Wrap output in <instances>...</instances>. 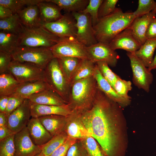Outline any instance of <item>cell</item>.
<instances>
[{"instance_id":"cell-1","label":"cell","mask_w":156,"mask_h":156,"mask_svg":"<svg viewBox=\"0 0 156 156\" xmlns=\"http://www.w3.org/2000/svg\"><path fill=\"white\" fill-rule=\"evenodd\" d=\"M122 107L98 87L89 109L81 113L86 129L97 142L105 156H124V143Z\"/></svg>"},{"instance_id":"cell-2","label":"cell","mask_w":156,"mask_h":156,"mask_svg":"<svg viewBox=\"0 0 156 156\" xmlns=\"http://www.w3.org/2000/svg\"><path fill=\"white\" fill-rule=\"evenodd\" d=\"M133 12H123L120 8L99 19L93 26L98 42L109 44L118 34L127 28L136 18Z\"/></svg>"},{"instance_id":"cell-3","label":"cell","mask_w":156,"mask_h":156,"mask_svg":"<svg viewBox=\"0 0 156 156\" xmlns=\"http://www.w3.org/2000/svg\"><path fill=\"white\" fill-rule=\"evenodd\" d=\"M98 86L93 76L75 82L70 85L67 105L72 111L80 113L92 107Z\"/></svg>"},{"instance_id":"cell-4","label":"cell","mask_w":156,"mask_h":156,"mask_svg":"<svg viewBox=\"0 0 156 156\" xmlns=\"http://www.w3.org/2000/svg\"><path fill=\"white\" fill-rule=\"evenodd\" d=\"M60 39L42 26L32 29L24 27L23 31L19 35L18 47L51 48Z\"/></svg>"},{"instance_id":"cell-5","label":"cell","mask_w":156,"mask_h":156,"mask_svg":"<svg viewBox=\"0 0 156 156\" xmlns=\"http://www.w3.org/2000/svg\"><path fill=\"white\" fill-rule=\"evenodd\" d=\"M11 55L12 60L29 63L44 69L54 57L51 48L44 47H18Z\"/></svg>"},{"instance_id":"cell-6","label":"cell","mask_w":156,"mask_h":156,"mask_svg":"<svg viewBox=\"0 0 156 156\" xmlns=\"http://www.w3.org/2000/svg\"><path fill=\"white\" fill-rule=\"evenodd\" d=\"M46 81L49 87L68 104L70 84L60 68L58 59L54 57L45 69Z\"/></svg>"},{"instance_id":"cell-7","label":"cell","mask_w":156,"mask_h":156,"mask_svg":"<svg viewBox=\"0 0 156 156\" xmlns=\"http://www.w3.org/2000/svg\"><path fill=\"white\" fill-rule=\"evenodd\" d=\"M8 71L21 83L40 80L46 82L45 69L29 63L12 60Z\"/></svg>"},{"instance_id":"cell-8","label":"cell","mask_w":156,"mask_h":156,"mask_svg":"<svg viewBox=\"0 0 156 156\" xmlns=\"http://www.w3.org/2000/svg\"><path fill=\"white\" fill-rule=\"evenodd\" d=\"M87 47L75 38L61 39L51 48L55 57H73L81 59H88Z\"/></svg>"},{"instance_id":"cell-9","label":"cell","mask_w":156,"mask_h":156,"mask_svg":"<svg viewBox=\"0 0 156 156\" xmlns=\"http://www.w3.org/2000/svg\"><path fill=\"white\" fill-rule=\"evenodd\" d=\"M127 55L130 61L133 83L138 88L149 92L153 81L151 71L145 66L134 53L127 52Z\"/></svg>"},{"instance_id":"cell-10","label":"cell","mask_w":156,"mask_h":156,"mask_svg":"<svg viewBox=\"0 0 156 156\" xmlns=\"http://www.w3.org/2000/svg\"><path fill=\"white\" fill-rule=\"evenodd\" d=\"M71 14L76 21V38L87 47L97 43L90 15L81 12Z\"/></svg>"},{"instance_id":"cell-11","label":"cell","mask_w":156,"mask_h":156,"mask_svg":"<svg viewBox=\"0 0 156 156\" xmlns=\"http://www.w3.org/2000/svg\"><path fill=\"white\" fill-rule=\"evenodd\" d=\"M42 26L60 39L75 38L77 32L76 21L71 13H66L58 20L42 23Z\"/></svg>"},{"instance_id":"cell-12","label":"cell","mask_w":156,"mask_h":156,"mask_svg":"<svg viewBox=\"0 0 156 156\" xmlns=\"http://www.w3.org/2000/svg\"><path fill=\"white\" fill-rule=\"evenodd\" d=\"M86 51L88 59L95 64L104 61L109 66L114 67L116 66L119 58L117 53L109 44L101 42L87 47Z\"/></svg>"},{"instance_id":"cell-13","label":"cell","mask_w":156,"mask_h":156,"mask_svg":"<svg viewBox=\"0 0 156 156\" xmlns=\"http://www.w3.org/2000/svg\"><path fill=\"white\" fill-rule=\"evenodd\" d=\"M31 117L29 101L28 99L8 117L7 126L15 134L26 127Z\"/></svg>"},{"instance_id":"cell-14","label":"cell","mask_w":156,"mask_h":156,"mask_svg":"<svg viewBox=\"0 0 156 156\" xmlns=\"http://www.w3.org/2000/svg\"><path fill=\"white\" fill-rule=\"evenodd\" d=\"M14 142L15 156H35L42 152L31 138L27 127L14 134Z\"/></svg>"},{"instance_id":"cell-15","label":"cell","mask_w":156,"mask_h":156,"mask_svg":"<svg viewBox=\"0 0 156 156\" xmlns=\"http://www.w3.org/2000/svg\"><path fill=\"white\" fill-rule=\"evenodd\" d=\"M65 131L68 137L77 140H81L88 136H91L84 125L81 113L75 111H72L67 116Z\"/></svg>"},{"instance_id":"cell-16","label":"cell","mask_w":156,"mask_h":156,"mask_svg":"<svg viewBox=\"0 0 156 156\" xmlns=\"http://www.w3.org/2000/svg\"><path fill=\"white\" fill-rule=\"evenodd\" d=\"M152 11L141 17H136L127 28L134 38L141 46L147 40L146 31L151 21L155 18Z\"/></svg>"},{"instance_id":"cell-17","label":"cell","mask_w":156,"mask_h":156,"mask_svg":"<svg viewBox=\"0 0 156 156\" xmlns=\"http://www.w3.org/2000/svg\"><path fill=\"white\" fill-rule=\"evenodd\" d=\"M113 50L120 49L135 53L141 46L126 28L116 36L109 44Z\"/></svg>"},{"instance_id":"cell-18","label":"cell","mask_w":156,"mask_h":156,"mask_svg":"<svg viewBox=\"0 0 156 156\" xmlns=\"http://www.w3.org/2000/svg\"><path fill=\"white\" fill-rule=\"evenodd\" d=\"M93 76L96 80L98 88L109 98L118 103L122 107H126L130 104L131 99L123 98L116 92L108 81L102 76L96 64Z\"/></svg>"},{"instance_id":"cell-19","label":"cell","mask_w":156,"mask_h":156,"mask_svg":"<svg viewBox=\"0 0 156 156\" xmlns=\"http://www.w3.org/2000/svg\"><path fill=\"white\" fill-rule=\"evenodd\" d=\"M27 127L31 138L37 146L43 145L53 137L38 118L31 117L28 122Z\"/></svg>"},{"instance_id":"cell-20","label":"cell","mask_w":156,"mask_h":156,"mask_svg":"<svg viewBox=\"0 0 156 156\" xmlns=\"http://www.w3.org/2000/svg\"><path fill=\"white\" fill-rule=\"evenodd\" d=\"M31 117L57 115L67 116L72 112L67 105L64 106L47 105L34 104L30 102Z\"/></svg>"},{"instance_id":"cell-21","label":"cell","mask_w":156,"mask_h":156,"mask_svg":"<svg viewBox=\"0 0 156 156\" xmlns=\"http://www.w3.org/2000/svg\"><path fill=\"white\" fill-rule=\"evenodd\" d=\"M67 116L51 115L40 116L38 118L53 137L65 131Z\"/></svg>"},{"instance_id":"cell-22","label":"cell","mask_w":156,"mask_h":156,"mask_svg":"<svg viewBox=\"0 0 156 156\" xmlns=\"http://www.w3.org/2000/svg\"><path fill=\"white\" fill-rule=\"evenodd\" d=\"M27 99L31 103L36 104L56 106L67 105L59 95L50 88L33 94Z\"/></svg>"},{"instance_id":"cell-23","label":"cell","mask_w":156,"mask_h":156,"mask_svg":"<svg viewBox=\"0 0 156 156\" xmlns=\"http://www.w3.org/2000/svg\"><path fill=\"white\" fill-rule=\"evenodd\" d=\"M23 26L29 29L41 26L40 11L37 5L26 6L17 13Z\"/></svg>"},{"instance_id":"cell-24","label":"cell","mask_w":156,"mask_h":156,"mask_svg":"<svg viewBox=\"0 0 156 156\" xmlns=\"http://www.w3.org/2000/svg\"><path fill=\"white\" fill-rule=\"evenodd\" d=\"M39 9L42 23H48L56 21L63 16L61 9L57 5L43 0L37 5Z\"/></svg>"},{"instance_id":"cell-25","label":"cell","mask_w":156,"mask_h":156,"mask_svg":"<svg viewBox=\"0 0 156 156\" xmlns=\"http://www.w3.org/2000/svg\"><path fill=\"white\" fill-rule=\"evenodd\" d=\"M50 88L47 83L43 81L21 83L14 94L25 99L30 96Z\"/></svg>"},{"instance_id":"cell-26","label":"cell","mask_w":156,"mask_h":156,"mask_svg":"<svg viewBox=\"0 0 156 156\" xmlns=\"http://www.w3.org/2000/svg\"><path fill=\"white\" fill-rule=\"evenodd\" d=\"M156 48V37L147 39L134 53L145 66L148 68L153 60V55Z\"/></svg>"},{"instance_id":"cell-27","label":"cell","mask_w":156,"mask_h":156,"mask_svg":"<svg viewBox=\"0 0 156 156\" xmlns=\"http://www.w3.org/2000/svg\"><path fill=\"white\" fill-rule=\"evenodd\" d=\"M96 64L88 59H82L70 81V85L75 82L93 76Z\"/></svg>"},{"instance_id":"cell-28","label":"cell","mask_w":156,"mask_h":156,"mask_svg":"<svg viewBox=\"0 0 156 156\" xmlns=\"http://www.w3.org/2000/svg\"><path fill=\"white\" fill-rule=\"evenodd\" d=\"M21 83L9 72L0 74V96L14 94Z\"/></svg>"},{"instance_id":"cell-29","label":"cell","mask_w":156,"mask_h":156,"mask_svg":"<svg viewBox=\"0 0 156 156\" xmlns=\"http://www.w3.org/2000/svg\"><path fill=\"white\" fill-rule=\"evenodd\" d=\"M19 35L0 31V52L10 54L18 47Z\"/></svg>"},{"instance_id":"cell-30","label":"cell","mask_w":156,"mask_h":156,"mask_svg":"<svg viewBox=\"0 0 156 156\" xmlns=\"http://www.w3.org/2000/svg\"><path fill=\"white\" fill-rule=\"evenodd\" d=\"M58 5L66 13L80 12L88 5L89 0H47Z\"/></svg>"},{"instance_id":"cell-31","label":"cell","mask_w":156,"mask_h":156,"mask_svg":"<svg viewBox=\"0 0 156 156\" xmlns=\"http://www.w3.org/2000/svg\"><path fill=\"white\" fill-rule=\"evenodd\" d=\"M24 28L17 13L8 18L0 19V31L19 35L23 31Z\"/></svg>"},{"instance_id":"cell-32","label":"cell","mask_w":156,"mask_h":156,"mask_svg":"<svg viewBox=\"0 0 156 156\" xmlns=\"http://www.w3.org/2000/svg\"><path fill=\"white\" fill-rule=\"evenodd\" d=\"M57 58L62 73L70 83L71 79L82 59L73 57H62Z\"/></svg>"},{"instance_id":"cell-33","label":"cell","mask_w":156,"mask_h":156,"mask_svg":"<svg viewBox=\"0 0 156 156\" xmlns=\"http://www.w3.org/2000/svg\"><path fill=\"white\" fill-rule=\"evenodd\" d=\"M68 138L65 131L53 137L48 142L40 146L44 156H48L62 145Z\"/></svg>"},{"instance_id":"cell-34","label":"cell","mask_w":156,"mask_h":156,"mask_svg":"<svg viewBox=\"0 0 156 156\" xmlns=\"http://www.w3.org/2000/svg\"><path fill=\"white\" fill-rule=\"evenodd\" d=\"M43 0H0V5L9 8L14 14L25 8V6L37 5Z\"/></svg>"},{"instance_id":"cell-35","label":"cell","mask_w":156,"mask_h":156,"mask_svg":"<svg viewBox=\"0 0 156 156\" xmlns=\"http://www.w3.org/2000/svg\"><path fill=\"white\" fill-rule=\"evenodd\" d=\"M81 141L88 156H105L97 142L92 136H88Z\"/></svg>"},{"instance_id":"cell-36","label":"cell","mask_w":156,"mask_h":156,"mask_svg":"<svg viewBox=\"0 0 156 156\" xmlns=\"http://www.w3.org/2000/svg\"><path fill=\"white\" fill-rule=\"evenodd\" d=\"M96 64L102 76L114 89L115 83L119 76L112 71L106 62L99 61L97 62Z\"/></svg>"},{"instance_id":"cell-37","label":"cell","mask_w":156,"mask_h":156,"mask_svg":"<svg viewBox=\"0 0 156 156\" xmlns=\"http://www.w3.org/2000/svg\"><path fill=\"white\" fill-rule=\"evenodd\" d=\"M132 83L129 81L122 79L119 76L114 86V90L121 97L128 99L131 98L128 95V92L131 90Z\"/></svg>"},{"instance_id":"cell-38","label":"cell","mask_w":156,"mask_h":156,"mask_svg":"<svg viewBox=\"0 0 156 156\" xmlns=\"http://www.w3.org/2000/svg\"><path fill=\"white\" fill-rule=\"evenodd\" d=\"M103 0H89L86 8L81 11L85 14H88L90 16L93 26L99 20L98 14L100 6Z\"/></svg>"},{"instance_id":"cell-39","label":"cell","mask_w":156,"mask_h":156,"mask_svg":"<svg viewBox=\"0 0 156 156\" xmlns=\"http://www.w3.org/2000/svg\"><path fill=\"white\" fill-rule=\"evenodd\" d=\"M14 134L0 141V156H15Z\"/></svg>"},{"instance_id":"cell-40","label":"cell","mask_w":156,"mask_h":156,"mask_svg":"<svg viewBox=\"0 0 156 156\" xmlns=\"http://www.w3.org/2000/svg\"><path fill=\"white\" fill-rule=\"evenodd\" d=\"M156 5L154 0H139L138 7L133 13L136 17H141L152 12Z\"/></svg>"},{"instance_id":"cell-41","label":"cell","mask_w":156,"mask_h":156,"mask_svg":"<svg viewBox=\"0 0 156 156\" xmlns=\"http://www.w3.org/2000/svg\"><path fill=\"white\" fill-rule=\"evenodd\" d=\"M118 0H103L99 10V19L105 17L113 12L116 8Z\"/></svg>"},{"instance_id":"cell-42","label":"cell","mask_w":156,"mask_h":156,"mask_svg":"<svg viewBox=\"0 0 156 156\" xmlns=\"http://www.w3.org/2000/svg\"><path fill=\"white\" fill-rule=\"evenodd\" d=\"M66 156H88L81 141L77 140L69 148Z\"/></svg>"},{"instance_id":"cell-43","label":"cell","mask_w":156,"mask_h":156,"mask_svg":"<svg viewBox=\"0 0 156 156\" xmlns=\"http://www.w3.org/2000/svg\"><path fill=\"white\" fill-rule=\"evenodd\" d=\"M25 99L14 94L10 95L5 112L7 117L21 105Z\"/></svg>"},{"instance_id":"cell-44","label":"cell","mask_w":156,"mask_h":156,"mask_svg":"<svg viewBox=\"0 0 156 156\" xmlns=\"http://www.w3.org/2000/svg\"><path fill=\"white\" fill-rule=\"evenodd\" d=\"M74 138L68 137L66 141L48 156H66L70 147L77 141Z\"/></svg>"},{"instance_id":"cell-45","label":"cell","mask_w":156,"mask_h":156,"mask_svg":"<svg viewBox=\"0 0 156 156\" xmlns=\"http://www.w3.org/2000/svg\"><path fill=\"white\" fill-rule=\"evenodd\" d=\"M12 61L11 54L0 52V74L8 72L9 66Z\"/></svg>"},{"instance_id":"cell-46","label":"cell","mask_w":156,"mask_h":156,"mask_svg":"<svg viewBox=\"0 0 156 156\" xmlns=\"http://www.w3.org/2000/svg\"><path fill=\"white\" fill-rule=\"evenodd\" d=\"M146 36L147 40L156 37V17L149 23L146 31Z\"/></svg>"},{"instance_id":"cell-47","label":"cell","mask_w":156,"mask_h":156,"mask_svg":"<svg viewBox=\"0 0 156 156\" xmlns=\"http://www.w3.org/2000/svg\"><path fill=\"white\" fill-rule=\"evenodd\" d=\"M14 14L13 12L9 8L0 5V19L9 17Z\"/></svg>"},{"instance_id":"cell-48","label":"cell","mask_w":156,"mask_h":156,"mask_svg":"<svg viewBox=\"0 0 156 156\" xmlns=\"http://www.w3.org/2000/svg\"><path fill=\"white\" fill-rule=\"evenodd\" d=\"M14 134L9 130L7 126L0 127V141Z\"/></svg>"},{"instance_id":"cell-49","label":"cell","mask_w":156,"mask_h":156,"mask_svg":"<svg viewBox=\"0 0 156 156\" xmlns=\"http://www.w3.org/2000/svg\"><path fill=\"white\" fill-rule=\"evenodd\" d=\"M9 96H0V112H5L7 108Z\"/></svg>"},{"instance_id":"cell-50","label":"cell","mask_w":156,"mask_h":156,"mask_svg":"<svg viewBox=\"0 0 156 156\" xmlns=\"http://www.w3.org/2000/svg\"><path fill=\"white\" fill-rule=\"evenodd\" d=\"M7 116L5 112H0V127L7 126Z\"/></svg>"},{"instance_id":"cell-51","label":"cell","mask_w":156,"mask_h":156,"mask_svg":"<svg viewBox=\"0 0 156 156\" xmlns=\"http://www.w3.org/2000/svg\"><path fill=\"white\" fill-rule=\"evenodd\" d=\"M150 70L156 69V54L154 58L153 62L151 66L148 68Z\"/></svg>"},{"instance_id":"cell-52","label":"cell","mask_w":156,"mask_h":156,"mask_svg":"<svg viewBox=\"0 0 156 156\" xmlns=\"http://www.w3.org/2000/svg\"><path fill=\"white\" fill-rule=\"evenodd\" d=\"M35 156H44L43 153L41 152L40 153L38 154Z\"/></svg>"},{"instance_id":"cell-53","label":"cell","mask_w":156,"mask_h":156,"mask_svg":"<svg viewBox=\"0 0 156 156\" xmlns=\"http://www.w3.org/2000/svg\"><path fill=\"white\" fill-rule=\"evenodd\" d=\"M152 12L155 14H156V5L155 8L154 10L152 11Z\"/></svg>"}]
</instances>
